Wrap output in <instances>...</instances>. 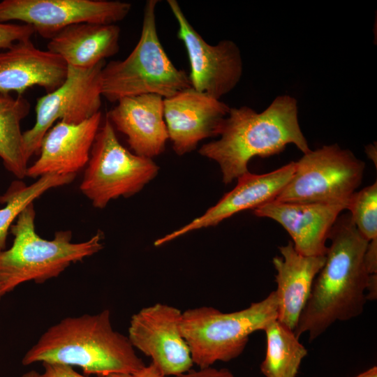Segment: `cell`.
I'll use <instances>...</instances> for the list:
<instances>
[{
  "label": "cell",
  "mask_w": 377,
  "mask_h": 377,
  "mask_svg": "<svg viewBox=\"0 0 377 377\" xmlns=\"http://www.w3.org/2000/svg\"><path fill=\"white\" fill-rule=\"evenodd\" d=\"M163 98L142 94L119 100L106 117L123 133L133 153L152 158L163 152L169 140L163 115Z\"/></svg>",
  "instance_id": "obj_17"
},
{
  "label": "cell",
  "mask_w": 377,
  "mask_h": 377,
  "mask_svg": "<svg viewBox=\"0 0 377 377\" xmlns=\"http://www.w3.org/2000/svg\"><path fill=\"white\" fill-rule=\"evenodd\" d=\"M356 228L368 242L377 238V183L355 192L347 209Z\"/></svg>",
  "instance_id": "obj_24"
},
{
  "label": "cell",
  "mask_w": 377,
  "mask_h": 377,
  "mask_svg": "<svg viewBox=\"0 0 377 377\" xmlns=\"http://www.w3.org/2000/svg\"><path fill=\"white\" fill-rule=\"evenodd\" d=\"M105 61L89 68L68 66L64 82L37 100L33 127L23 132L28 159L38 154L43 137L59 120L79 124L92 117L101 106V72Z\"/></svg>",
  "instance_id": "obj_9"
},
{
  "label": "cell",
  "mask_w": 377,
  "mask_h": 377,
  "mask_svg": "<svg viewBox=\"0 0 377 377\" xmlns=\"http://www.w3.org/2000/svg\"><path fill=\"white\" fill-rule=\"evenodd\" d=\"M365 163L338 145L310 151L295 162L293 175L274 200L339 205L346 209L362 183Z\"/></svg>",
  "instance_id": "obj_8"
},
{
  "label": "cell",
  "mask_w": 377,
  "mask_h": 377,
  "mask_svg": "<svg viewBox=\"0 0 377 377\" xmlns=\"http://www.w3.org/2000/svg\"><path fill=\"white\" fill-rule=\"evenodd\" d=\"M75 176L49 174L38 178L29 186L22 182L11 184L0 196V202L5 204L0 209V252L6 249L8 231L23 210L47 191L71 183Z\"/></svg>",
  "instance_id": "obj_23"
},
{
  "label": "cell",
  "mask_w": 377,
  "mask_h": 377,
  "mask_svg": "<svg viewBox=\"0 0 377 377\" xmlns=\"http://www.w3.org/2000/svg\"><path fill=\"white\" fill-rule=\"evenodd\" d=\"M364 265L369 274H377V238L368 242L364 253Z\"/></svg>",
  "instance_id": "obj_28"
},
{
  "label": "cell",
  "mask_w": 377,
  "mask_h": 377,
  "mask_svg": "<svg viewBox=\"0 0 377 377\" xmlns=\"http://www.w3.org/2000/svg\"><path fill=\"white\" fill-rule=\"evenodd\" d=\"M325 263L317 274L294 333L312 341L336 321L359 316L367 301L369 274L364 265L368 241L350 214L339 216L329 238Z\"/></svg>",
  "instance_id": "obj_1"
},
{
  "label": "cell",
  "mask_w": 377,
  "mask_h": 377,
  "mask_svg": "<svg viewBox=\"0 0 377 377\" xmlns=\"http://www.w3.org/2000/svg\"><path fill=\"white\" fill-rule=\"evenodd\" d=\"M279 249L281 256L272 259L276 271V319L294 331L314 280L325 263V256L301 255L295 249L292 242L279 246Z\"/></svg>",
  "instance_id": "obj_19"
},
{
  "label": "cell",
  "mask_w": 377,
  "mask_h": 377,
  "mask_svg": "<svg viewBox=\"0 0 377 377\" xmlns=\"http://www.w3.org/2000/svg\"><path fill=\"white\" fill-rule=\"evenodd\" d=\"M30 103L22 96L0 93V158L6 169L19 179L27 177V163L21 121Z\"/></svg>",
  "instance_id": "obj_21"
},
{
  "label": "cell",
  "mask_w": 377,
  "mask_h": 377,
  "mask_svg": "<svg viewBox=\"0 0 377 377\" xmlns=\"http://www.w3.org/2000/svg\"><path fill=\"white\" fill-rule=\"evenodd\" d=\"M101 377H168L163 375L154 364L151 363L148 366H145L140 369L125 374H112Z\"/></svg>",
  "instance_id": "obj_29"
},
{
  "label": "cell",
  "mask_w": 377,
  "mask_h": 377,
  "mask_svg": "<svg viewBox=\"0 0 377 377\" xmlns=\"http://www.w3.org/2000/svg\"><path fill=\"white\" fill-rule=\"evenodd\" d=\"M67 70L59 56L36 47L31 39L19 41L0 52V93L22 96L36 86L52 92L64 82Z\"/></svg>",
  "instance_id": "obj_18"
},
{
  "label": "cell",
  "mask_w": 377,
  "mask_h": 377,
  "mask_svg": "<svg viewBox=\"0 0 377 377\" xmlns=\"http://www.w3.org/2000/svg\"><path fill=\"white\" fill-rule=\"evenodd\" d=\"M38 362L76 366L98 377L145 366L128 337L113 329L108 309L66 317L47 329L22 360L25 366Z\"/></svg>",
  "instance_id": "obj_3"
},
{
  "label": "cell",
  "mask_w": 377,
  "mask_h": 377,
  "mask_svg": "<svg viewBox=\"0 0 377 377\" xmlns=\"http://www.w3.org/2000/svg\"><path fill=\"white\" fill-rule=\"evenodd\" d=\"M343 205L291 203L273 200L253 209L256 216L271 219L288 232L295 249L305 256H325L327 239Z\"/></svg>",
  "instance_id": "obj_16"
},
{
  "label": "cell",
  "mask_w": 377,
  "mask_h": 377,
  "mask_svg": "<svg viewBox=\"0 0 377 377\" xmlns=\"http://www.w3.org/2000/svg\"><path fill=\"white\" fill-rule=\"evenodd\" d=\"M131 9V3L121 1L3 0L0 2V22L20 21L41 37L50 39L75 24H116Z\"/></svg>",
  "instance_id": "obj_10"
},
{
  "label": "cell",
  "mask_w": 377,
  "mask_h": 377,
  "mask_svg": "<svg viewBox=\"0 0 377 377\" xmlns=\"http://www.w3.org/2000/svg\"><path fill=\"white\" fill-rule=\"evenodd\" d=\"M275 290L247 308L223 313L212 306H200L182 312L181 332L194 364L200 369L216 362H229L244 351L249 336L277 318Z\"/></svg>",
  "instance_id": "obj_6"
},
{
  "label": "cell",
  "mask_w": 377,
  "mask_h": 377,
  "mask_svg": "<svg viewBox=\"0 0 377 377\" xmlns=\"http://www.w3.org/2000/svg\"><path fill=\"white\" fill-rule=\"evenodd\" d=\"M294 170L295 161H291L267 173L249 172L242 175L237 179L235 188L216 204L186 225L156 240L154 246H161L192 231L217 226L238 212L255 209L274 200L291 179Z\"/></svg>",
  "instance_id": "obj_14"
},
{
  "label": "cell",
  "mask_w": 377,
  "mask_h": 377,
  "mask_svg": "<svg viewBox=\"0 0 377 377\" xmlns=\"http://www.w3.org/2000/svg\"><path fill=\"white\" fill-rule=\"evenodd\" d=\"M175 377H235L227 369H216L212 367L200 369L199 370L190 369Z\"/></svg>",
  "instance_id": "obj_27"
},
{
  "label": "cell",
  "mask_w": 377,
  "mask_h": 377,
  "mask_svg": "<svg viewBox=\"0 0 377 377\" xmlns=\"http://www.w3.org/2000/svg\"><path fill=\"white\" fill-rule=\"evenodd\" d=\"M266 353L260 369L265 377H296L308 352L294 331L277 319L263 330Z\"/></svg>",
  "instance_id": "obj_22"
},
{
  "label": "cell",
  "mask_w": 377,
  "mask_h": 377,
  "mask_svg": "<svg viewBox=\"0 0 377 377\" xmlns=\"http://www.w3.org/2000/svg\"><path fill=\"white\" fill-rule=\"evenodd\" d=\"M167 3L178 24L177 36L187 52L191 87L219 99L240 80L242 61L239 47L228 40L209 45L191 24L177 1Z\"/></svg>",
  "instance_id": "obj_11"
},
{
  "label": "cell",
  "mask_w": 377,
  "mask_h": 377,
  "mask_svg": "<svg viewBox=\"0 0 377 377\" xmlns=\"http://www.w3.org/2000/svg\"><path fill=\"white\" fill-rule=\"evenodd\" d=\"M355 377H377V367L374 366Z\"/></svg>",
  "instance_id": "obj_31"
},
{
  "label": "cell",
  "mask_w": 377,
  "mask_h": 377,
  "mask_svg": "<svg viewBox=\"0 0 377 377\" xmlns=\"http://www.w3.org/2000/svg\"><path fill=\"white\" fill-rule=\"evenodd\" d=\"M4 293L3 292V290H2V287H1V285L0 283V300L2 298L3 296H4Z\"/></svg>",
  "instance_id": "obj_33"
},
{
  "label": "cell",
  "mask_w": 377,
  "mask_h": 377,
  "mask_svg": "<svg viewBox=\"0 0 377 377\" xmlns=\"http://www.w3.org/2000/svg\"><path fill=\"white\" fill-rule=\"evenodd\" d=\"M182 312L157 303L142 309L131 319L128 338L134 348L151 358L165 376H179L193 365L189 347L181 332Z\"/></svg>",
  "instance_id": "obj_12"
},
{
  "label": "cell",
  "mask_w": 377,
  "mask_h": 377,
  "mask_svg": "<svg viewBox=\"0 0 377 377\" xmlns=\"http://www.w3.org/2000/svg\"><path fill=\"white\" fill-rule=\"evenodd\" d=\"M35 216L31 203L10 228L14 237L12 246L0 252V283L4 295L28 281L43 283L57 277L71 265L103 248L101 231L77 243L72 242L71 230L56 232L53 239H45L36 232Z\"/></svg>",
  "instance_id": "obj_4"
},
{
  "label": "cell",
  "mask_w": 377,
  "mask_h": 377,
  "mask_svg": "<svg viewBox=\"0 0 377 377\" xmlns=\"http://www.w3.org/2000/svg\"><path fill=\"white\" fill-rule=\"evenodd\" d=\"M230 109L192 87L164 98V119L175 154L184 155L204 139L219 136Z\"/></svg>",
  "instance_id": "obj_13"
},
{
  "label": "cell",
  "mask_w": 377,
  "mask_h": 377,
  "mask_svg": "<svg viewBox=\"0 0 377 377\" xmlns=\"http://www.w3.org/2000/svg\"><path fill=\"white\" fill-rule=\"evenodd\" d=\"M42 364L44 370L40 377H87L77 372L71 366L57 363Z\"/></svg>",
  "instance_id": "obj_26"
},
{
  "label": "cell",
  "mask_w": 377,
  "mask_h": 377,
  "mask_svg": "<svg viewBox=\"0 0 377 377\" xmlns=\"http://www.w3.org/2000/svg\"><path fill=\"white\" fill-rule=\"evenodd\" d=\"M367 300H375L377 297V274H370L366 293Z\"/></svg>",
  "instance_id": "obj_30"
},
{
  "label": "cell",
  "mask_w": 377,
  "mask_h": 377,
  "mask_svg": "<svg viewBox=\"0 0 377 377\" xmlns=\"http://www.w3.org/2000/svg\"><path fill=\"white\" fill-rule=\"evenodd\" d=\"M219 136L198 152L219 164L226 184L249 172L255 156L277 154L288 144L304 154L311 151L298 123L297 101L289 96H278L260 113L246 106L230 108Z\"/></svg>",
  "instance_id": "obj_2"
},
{
  "label": "cell",
  "mask_w": 377,
  "mask_h": 377,
  "mask_svg": "<svg viewBox=\"0 0 377 377\" xmlns=\"http://www.w3.org/2000/svg\"><path fill=\"white\" fill-rule=\"evenodd\" d=\"M158 2L146 1L140 37L130 54L103 66L102 96L108 101L117 103L124 97L149 94L166 98L191 87L188 75L175 67L159 40L156 20Z\"/></svg>",
  "instance_id": "obj_5"
},
{
  "label": "cell",
  "mask_w": 377,
  "mask_h": 377,
  "mask_svg": "<svg viewBox=\"0 0 377 377\" xmlns=\"http://www.w3.org/2000/svg\"><path fill=\"white\" fill-rule=\"evenodd\" d=\"M102 122L101 112L79 124L59 121L43 138L38 158L27 170V177L49 174L76 175L87 165Z\"/></svg>",
  "instance_id": "obj_15"
},
{
  "label": "cell",
  "mask_w": 377,
  "mask_h": 377,
  "mask_svg": "<svg viewBox=\"0 0 377 377\" xmlns=\"http://www.w3.org/2000/svg\"><path fill=\"white\" fill-rule=\"evenodd\" d=\"M34 29L27 24L0 22V49L9 48L15 43L31 39Z\"/></svg>",
  "instance_id": "obj_25"
},
{
  "label": "cell",
  "mask_w": 377,
  "mask_h": 377,
  "mask_svg": "<svg viewBox=\"0 0 377 377\" xmlns=\"http://www.w3.org/2000/svg\"><path fill=\"white\" fill-rule=\"evenodd\" d=\"M120 32L116 24H75L50 38L47 50L68 66L89 68L117 53Z\"/></svg>",
  "instance_id": "obj_20"
},
{
  "label": "cell",
  "mask_w": 377,
  "mask_h": 377,
  "mask_svg": "<svg viewBox=\"0 0 377 377\" xmlns=\"http://www.w3.org/2000/svg\"><path fill=\"white\" fill-rule=\"evenodd\" d=\"M20 377H40V374L32 370L23 374Z\"/></svg>",
  "instance_id": "obj_32"
},
{
  "label": "cell",
  "mask_w": 377,
  "mask_h": 377,
  "mask_svg": "<svg viewBox=\"0 0 377 377\" xmlns=\"http://www.w3.org/2000/svg\"><path fill=\"white\" fill-rule=\"evenodd\" d=\"M159 170L152 158L138 156L119 141L105 117L94 141L80 189L98 209L112 200L140 192Z\"/></svg>",
  "instance_id": "obj_7"
}]
</instances>
